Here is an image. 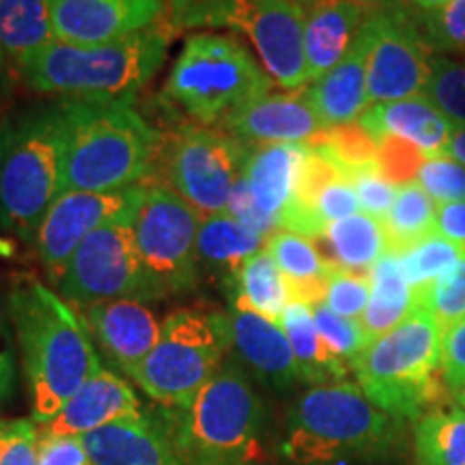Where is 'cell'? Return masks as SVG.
Instances as JSON below:
<instances>
[{
    "mask_svg": "<svg viewBox=\"0 0 465 465\" xmlns=\"http://www.w3.org/2000/svg\"><path fill=\"white\" fill-rule=\"evenodd\" d=\"M9 315L31 394V418L45 424L102 369L100 351L75 306L35 276L14 278Z\"/></svg>",
    "mask_w": 465,
    "mask_h": 465,
    "instance_id": "1",
    "label": "cell"
},
{
    "mask_svg": "<svg viewBox=\"0 0 465 465\" xmlns=\"http://www.w3.org/2000/svg\"><path fill=\"white\" fill-rule=\"evenodd\" d=\"M403 424L358 383L336 381L308 388L293 401L278 450L289 465L375 463L397 455Z\"/></svg>",
    "mask_w": 465,
    "mask_h": 465,
    "instance_id": "2",
    "label": "cell"
},
{
    "mask_svg": "<svg viewBox=\"0 0 465 465\" xmlns=\"http://www.w3.org/2000/svg\"><path fill=\"white\" fill-rule=\"evenodd\" d=\"M173 33L162 22L108 44H69L54 37L15 72L33 91L61 100H134L160 72Z\"/></svg>",
    "mask_w": 465,
    "mask_h": 465,
    "instance_id": "3",
    "label": "cell"
},
{
    "mask_svg": "<svg viewBox=\"0 0 465 465\" xmlns=\"http://www.w3.org/2000/svg\"><path fill=\"white\" fill-rule=\"evenodd\" d=\"M67 130L61 100L0 121V229L35 240L65 183Z\"/></svg>",
    "mask_w": 465,
    "mask_h": 465,
    "instance_id": "4",
    "label": "cell"
},
{
    "mask_svg": "<svg viewBox=\"0 0 465 465\" xmlns=\"http://www.w3.org/2000/svg\"><path fill=\"white\" fill-rule=\"evenodd\" d=\"M160 414L188 465H265V403L232 356L188 407Z\"/></svg>",
    "mask_w": 465,
    "mask_h": 465,
    "instance_id": "5",
    "label": "cell"
},
{
    "mask_svg": "<svg viewBox=\"0 0 465 465\" xmlns=\"http://www.w3.org/2000/svg\"><path fill=\"white\" fill-rule=\"evenodd\" d=\"M67 155L63 192H114L143 183L160 134L132 100H61Z\"/></svg>",
    "mask_w": 465,
    "mask_h": 465,
    "instance_id": "6",
    "label": "cell"
},
{
    "mask_svg": "<svg viewBox=\"0 0 465 465\" xmlns=\"http://www.w3.org/2000/svg\"><path fill=\"white\" fill-rule=\"evenodd\" d=\"M441 330L427 308L414 311L364 349L351 364L366 397L399 420H418L444 407L450 388L440 364Z\"/></svg>",
    "mask_w": 465,
    "mask_h": 465,
    "instance_id": "7",
    "label": "cell"
},
{
    "mask_svg": "<svg viewBox=\"0 0 465 465\" xmlns=\"http://www.w3.org/2000/svg\"><path fill=\"white\" fill-rule=\"evenodd\" d=\"M265 72L242 39L201 31L185 39L166 80V97L201 125L220 124L231 110L272 91Z\"/></svg>",
    "mask_w": 465,
    "mask_h": 465,
    "instance_id": "8",
    "label": "cell"
},
{
    "mask_svg": "<svg viewBox=\"0 0 465 465\" xmlns=\"http://www.w3.org/2000/svg\"><path fill=\"white\" fill-rule=\"evenodd\" d=\"M166 25L226 28L248 39L278 86L298 91L306 80L304 7L295 0H168Z\"/></svg>",
    "mask_w": 465,
    "mask_h": 465,
    "instance_id": "9",
    "label": "cell"
},
{
    "mask_svg": "<svg viewBox=\"0 0 465 465\" xmlns=\"http://www.w3.org/2000/svg\"><path fill=\"white\" fill-rule=\"evenodd\" d=\"M229 356V315L182 308L162 322L158 345L132 380L160 407L182 410L194 401Z\"/></svg>",
    "mask_w": 465,
    "mask_h": 465,
    "instance_id": "10",
    "label": "cell"
},
{
    "mask_svg": "<svg viewBox=\"0 0 465 465\" xmlns=\"http://www.w3.org/2000/svg\"><path fill=\"white\" fill-rule=\"evenodd\" d=\"M201 220V213L168 185L143 183L134 237L144 276L158 300L185 295L199 284L196 235Z\"/></svg>",
    "mask_w": 465,
    "mask_h": 465,
    "instance_id": "11",
    "label": "cell"
},
{
    "mask_svg": "<svg viewBox=\"0 0 465 465\" xmlns=\"http://www.w3.org/2000/svg\"><path fill=\"white\" fill-rule=\"evenodd\" d=\"M136 207L93 231L80 243L56 282L63 300L78 308L108 300L158 302L138 259L134 237Z\"/></svg>",
    "mask_w": 465,
    "mask_h": 465,
    "instance_id": "12",
    "label": "cell"
},
{
    "mask_svg": "<svg viewBox=\"0 0 465 465\" xmlns=\"http://www.w3.org/2000/svg\"><path fill=\"white\" fill-rule=\"evenodd\" d=\"M364 33L369 37V106L424 95L435 56L416 17L403 5L383 0L371 9Z\"/></svg>",
    "mask_w": 465,
    "mask_h": 465,
    "instance_id": "13",
    "label": "cell"
},
{
    "mask_svg": "<svg viewBox=\"0 0 465 465\" xmlns=\"http://www.w3.org/2000/svg\"><path fill=\"white\" fill-rule=\"evenodd\" d=\"M250 144L226 132L183 125L168 141L166 185L201 216L226 212L229 196L246 166Z\"/></svg>",
    "mask_w": 465,
    "mask_h": 465,
    "instance_id": "14",
    "label": "cell"
},
{
    "mask_svg": "<svg viewBox=\"0 0 465 465\" xmlns=\"http://www.w3.org/2000/svg\"><path fill=\"white\" fill-rule=\"evenodd\" d=\"M141 194L143 183L114 192H63L52 203L35 235V246L50 281L54 284L61 281L80 243L93 231L136 207Z\"/></svg>",
    "mask_w": 465,
    "mask_h": 465,
    "instance_id": "15",
    "label": "cell"
},
{
    "mask_svg": "<svg viewBox=\"0 0 465 465\" xmlns=\"http://www.w3.org/2000/svg\"><path fill=\"white\" fill-rule=\"evenodd\" d=\"M168 0H50L54 37L69 44H108L166 20Z\"/></svg>",
    "mask_w": 465,
    "mask_h": 465,
    "instance_id": "16",
    "label": "cell"
},
{
    "mask_svg": "<svg viewBox=\"0 0 465 465\" xmlns=\"http://www.w3.org/2000/svg\"><path fill=\"white\" fill-rule=\"evenodd\" d=\"M84 322L102 356L124 377H134L162 334V322L138 300H108L86 306Z\"/></svg>",
    "mask_w": 465,
    "mask_h": 465,
    "instance_id": "17",
    "label": "cell"
},
{
    "mask_svg": "<svg viewBox=\"0 0 465 465\" xmlns=\"http://www.w3.org/2000/svg\"><path fill=\"white\" fill-rule=\"evenodd\" d=\"M226 315L231 328V356L248 375L274 392H289L302 383L281 323L237 304H229Z\"/></svg>",
    "mask_w": 465,
    "mask_h": 465,
    "instance_id": "18",
    "label": "cell"
},
{
    "mask_svg": "<svg viewBox=\"0 0 465 465\" xmlns=\"http://www.w3.org/2000/svg\"><path fill=\"white\" fill-rule=\"evenodd\" d=\"M220 127L248 144L311 143L325 127L319 121L306 91L265 93L243 106L231 110Z\"/></svg>",
    "mask_w": 465,
    "mask_h": 465,
    "instance_id": "19",
    "label": "cell"
},
{
    "mask_svg": "<svg viewBox=\"0 0 465 465\" xmlns=\"http://www.w3.org/2000/svg\"><path fill=\"white\" fill-rule=\"evenodd\" d=\"M91 465H188L160 411L83 435Z\"/></svg>",
    "mask_w": 465,
    "mask_h": 465,
    "instance_id": "20",
    "label": "cell"
},
{
    "mask_svg": "<svg viewBox=\"0 0 465 465\" xmlns=\"http://www.w3.org/2000/svg\"><path fill=\"white\" fill-rule=\"evenodd\" d=\"M143 414L141 399L125 377L102 366L50 422L39 424V429L48 435L83 438L95 429Z\"/></svg>",
    "mask_w": 465,
    "mask_h": 465,
    "instance_id": "21",
    "label": "cell"
},
{
    "mask_svg": "<svg viewBox=\"0 0 465 465\" xmlns=\"http://www.w3.org/2000/svg\"><path fill=\"white\" fill-rule=\"evenodd\" d=\"M373 5L353 0H325L304 7L306 80L317 83L339 65L356 44Z\"/></svg>",
    "mask_w": 465,
    "mask_h": 465,
    "instance_id": "22",
    "label": "cell"
},
{
    "mask_svg": "<svg viewBox=\"0 0 465 465\" xmlns=\"http://www.w3.org/2000/svg\"><path fill=\"white\" fill-rule=\"evenodd\" d=\"M358 124L371 136H397L420 149L424 158H438L444 155L455 136L457 125L424 95L405 97L397 102L371 104L364 110Z\"/></svg>",
    "mask_w": 465,
    "mask_h": 465,
    "instance_id": "23",
    "label": "cell"
},
{
    "mask_svg": "<svg viewBox=\"0 0 465 465\" xmlns=\"http://www.w3.org/2000/svg\"><path fill=\"white\" fill-rule=\"evenodd\" d=\"M366 65H369V37L364 26L356 44L339 65L330 69L323 78L308 86L306 97L325 130L347 124H356L369 108L366 95Z\"/></svg>",
    "mask_w": 465,
    "mask_h": 465,
    "instance_id": "24",
    "label": "cell"
},
{
    "mask_svg": "<svg viewBox=\"0 0 465 465\" xmlns=\"http://www.w3.org/2000/svg\"><path fill=\"white\" fill-rule=\"evenodd\" d=\"M308 153H311V147L306 143L250 144L243 177H246L261 212L274 218L276 223L293 196Z\"/></svg>",
    "mask_w": 465,
    "mask_h": 465,
    "instance_id": "25",
    "label": "cell"
},
{
    "mask_svg": "<svg viewBox=\"0 0 465 465\" xmlns=\"http://www.w3.org/2000/svg\"><path fill=\"white\" fill-rule=\"evenodd\" d=\"M265 237H261L257 231L248 229L226 212L203 216L196 235L199 270L212 274L223 284L226 295H231L243 261L265 248Z\"/></svg>",
    "mask_w": 465,
    "mask_h": 465,
    "instance_id": "26",
    "label": "cell"
},
{
    "mask_svg": "<svg viewBox=\"0 0 465 465\" xmlns=\"http://www.w3.org/2000/svg\"><path fill=\"white\" fill-rule=\"evenodd\" d=\"M315 243L330 265L353 274H371L373 265L388 252L383 223L364 212L328 224Z\"/></svg>",
    "mask_w": 465,
    "mask_h": 465,
    "instance_id": "27",
    "label": "cell"
},
{
    "mask_svg": "<svg viewBox=\"0 0 465 465\" xmlns=\"http://www.w3.org/2000/svg\"><path fill=\"white\" fill-rule=\"evenodd\" d=\"M278 323L289 339L302 383L315 388L347 381L349 364L342 362L332 349L325 345L311 306L302 304V302H291Z\"/></svg>",
    "mask_w": 465,
    "mask_h": 465,
    "instance_id": "28",
    "label": "cell"
},
{
    "mask_svg": "<svg viewBox=\"0 0 465 465\" xmlns=\"http://www.w3.org/2000/svg\"><path fill=\"white\" fill-rule=\"evenodd\" d=\"M265 250L287 281L293 302L308 306L322 304L328 276L334 267L323 259L315 240L278 229L265 242Z\"/></svg>",
    "mask_w": 465,
    "mask_h": 465,
    "instance_id": "29",
    "label": "cell"
},
{
    "mask_svg": "<svg viewBox=\"0 0 465 465\" xmlns=\"http://www.w3.org/2000/svg\"><path fill=\"white\" fill-rule=\"evenodd\" d=\"M371 300L360 323L371 341L380 339L416 308V295L403 274L399 252L388 250L371 270Z\"/></svg>",
    "mask_w": 465,
    "mask_h": 465,
    "instance_id": "30",
    "label": "cell"
},
{
    "mask_svg": "<svg viewBox=\"0 0 465 465\" xmlns=\"http://www.w3.org/2000/svg\"><path fill=\"white\" fill-rule=\"evenodd\" d=\"M229 302L259 312L276 323L281 322L284 308L293 302V298H291L287 281L265 248L243 261Z\"/></svg>",
    "mask_w": 465,
    "mask_h": 465,
    "instance_id": "31",
    "label": "cell"
},
{
    "mask_svg": "<svg viewBox=\"0 0 465 465\" xmlns=\"http://www.w3.org/2000/svg\"><path fill=\"white\" fill-rule=\"evenodd\" d=\"M52 39L50 0H0V50L14 69Z\"/></svg>",
    "mask_w": 465,
    "mask_h": 465,
    "instance_id": "32",
    "label": "cell"
},
{
    "mask_svg": "<svg viewBox=\"0 0 465 465\" xmlns=\"http://www.w3.org/2000/svg\"><path fill=\"white\" fill-rule=\"evenodd\" d=\"M416 465H465V410L440 407L414 422Z\"/></svg>",
    "mask_w": 465,
    "mask_h": 465,
    "instance_id": "33",
    "label": "cell"
},
{
    "mask_svg": "<svg viewBox=\"0 0 465 465\" xmlns=\"http://www.w3.org/2000/svg\"><path fill=\"white\" fill-rule=\"evenodd\" d=\"M438 203L416 182L399 185L397 199L391 212L383 218V229L388 235V250L403 252L414 243L427 240L435 232Z\"/></svg>",
    "mask_w": 465,
    "mask_h": 465,
    "instance_id": "34",
    "label": "cell"
},
{
    "mask_svg": "<svg viewBox=\"0 0 465 465\" xmlns=\"http://www.w3.org/2000/svg\"><path fill=\"white\" fill-rule=\"evenodd\" d=\"M306 144L332 162L347 179L366 168H377V141L358 121L319 132Z\"/></svg>",
    "mask_w": 465,
    "mask_h": 465,
    "instance_id": "35",
    "label": "cell"
},
{
    "mask_svg": "<svg viewBox=\"0 0 465 465\" xmlns=\"http://www.w3.org/2000/svg\"><path fill=\"white\" fill-rule=\"evenodd\" d=\"M463 250L455 243L444 240V237L433 232L427 240L414 243L411 248L399 252L403 274L410 282L414 295H420L427 291L438 278L444 274L449 267L455 265V261L461 257Z\"/></svg>",
    "mask_w": 465,
    "mask_h": 465,
    "instance_id": "36",
    "label": "cell"
},
{
    "mask_svg": "<svg viewBox=\"0 0 465 465\" xmlns=\"http://www.w3.org/2000/svg\"><path fill=\"white\" fill-rule=\"evenodd\" d=\"M416 306L431 312L441 332L465 319V252L431 287L416 295Z\"/></svg>",
    "mask_w": 465,
    "mask_h": 465,
    "instance_id": "37",
    "label": "cell"
},
{
    "mask_svg": "<svg viewBox=\"0 0 465 465\" xmlns=\"http://www.w3.org/2000/svg\"><path fill=\"white\" fill-rule=\"evenodd\" d=\"M424 97L457 127H465V61L435 56Z\"/></svg>",
    "mask_w": 465,
    "mask_h": 465,
    "instance_id": "38",
    "label": "cell"
},
{
    "mask_svg": "<svg viewBox=\"0 0 465 465\" xmlns=\"http://www.w3.org/2000/svg\"><path fill=\"white\" fill-rule=\"evenodd\" d=\"M311 308L317 330L323 336L325 345L332 349L336 356L351 369V364L362 356L364 349L373 342L371 336L366 334L364 325L360 323V319H347L336 315L325 304H315Z\"/></svg>",
    "mask_w": 465,
    "mask_h": 465,
    "instance_id": "39",
    "label": "cell"
},
{
    "mask_svg": "<svg viewBox=\"0 0 465 465\" xmlns=\"http://www.w3.org/2000/svg\"><path fill=\"white\" fill-rule=\"evenodd\" d=\"M418 25L433 50L465 58V0H450L431 14H418Z\"/></svg>",
    "mask_w": 465,
    "mask_h": 465,
    "instance_id": "40",
    "label": "cell"
},
{
    "mask_svg": "<svg viewBox=\"0 0 465 465\" xmlns=\"http://www.w3.org/2000/svg\"><path fill=\"white\" fill-rule=\"evenodd\" d=\"M371 300V276L353 274V272L334 270L330 272L325 284L323 302L330 311L347 319H362L366 304Z\"/></svg>",
    "mask_w": 465,
    "mask_h": 465,
    "instance_id": "41",
    "label": "cell"
},
{
    "mask_svg": "<svg viewBox=\"0 0 465 465\" xmlns=\"http://www.w3.org/2000/svg\"><path fill=\"white\" fill-rule=\"evenodd\" d=\"M416 183L438 205L465 201V166L449 158V155L424 160L420 171H418Z\"/></svg>",
    "mask_w": 465,
    "mask_h": 465,
    "instance_id": "42",
    "label": "cell"
},
{
    "mask_svg": "<svg viewBox=\"0 0 465 465\" xmlns=\"http://www.w3.org/2000/svg\"><path fill=\"white\" fill-rule=\"evenodd\" d=\"M424 153L414 144L397 136L377 138V171L394 185L416 182L418 171L424 164Z\"/></svg>",
    "mask_w": 465,
    "mask_h": 465,
    "instance_id": "43",
    "label": "cell"
},
{
    "mask_svg": "<svg viewBox=\"0 0 465 465\" xmlns=\"http://www.w3.org/2000/svg\"><path fill=\"white\" fill-rule=\"evenodd\" d=\"M0 465H39V424L33 418H0Z\"/></svg>",
    "mask_w": 465,
    "mask_h": 465,
    "instance_id": "44",
    "label": "cell"
},
{
    "mask_svg": "<svg viewBox=\"0 0 465 465\" xmlns=\"http://www.w3.org/2000/svg\"><path fill=\"white\" fill-rule=\"evenodd\" d=\"M349 182H351L353 190H356L362 212L383 223V218L391 212L394 199H397L399 185H394L386 177H381V173L377 168H366V171L351 174Z\"/></svg>",
    "mask_w": 465,
    "mask_h": 465,
    "instance_id": "45",
    "label": "cell"
},
{
    "mask_svg": "<svg viewBox=\"0 0 465 465\" xmlns=\"http://www.w3.org/2000/svg\"><path fill=\"white\" fill-rule=\"evenodd\" d=\"M226 213L235 220H240L242 224L248 226V229L257 231L261 237H265V240H270V237L278 231L276 220L261 212V207L257 205V199H254L252 190H250L243 173H242V177L237 179L235 188H232V192H231L229 205H226Z\"/></svg>",
    "mask_w": 465,
    "mask_h": 465,
    "instance_id": "46",
    "label": "cell"
},
{
    "mask_svg": "<svg viewBox=\"0 0 465 465\" xmlns=\"http://www.w3.org/2000/svg\"><path fill=\"white\" fill-rule=\"evenodd\" d=\"M358 207L360 203L351 182H349L347 177H339L334 179V182L330 183L328 188L322 192V196L317 199L315 218L319 226L325 231V226L336 223V220H342L347 216H353V213H358Z\"/></svg>",
    "mask_w": 465,
    "mask_h": 465,
    "instance_id": "47",
    "label": "cell"
},
{
    "mask_svg": "<svg viewBox=\"0 0 465 465\" xmlns=\"http://www.w3.org/2000/svg\"><path fill=\"white\" fill-rule=\"evenodd\" d=\"M440 364L450 392L465 386V319L441 332Z\"/></svg>",
    "mask_w": 465,
    "mask_h": 465,
    "instance_id": "48",
    "label": "cell"
},
{
    "mask_svg": "<svg viewBox=\"0 0 465 465\" xmlns=\"http://www.w3.org/2000/svg\"><path fill=\"white\" fill-rule=\"evenodd\" d=\"M39 465H91L83 440L48 435L39 429Z\"/></svg>",
    "mask_w": 465,
    "mask_h": 465,
    "instance_id": "49",
    "label": "cell"
},
{
    "mask_svg": "<svg viewBox=\"0 0 465 465\" xmlns=\"http://www.w3.org/2000/svg\"><path fill=\"white\" fill-rule=\"evenodd\" d=\"M435 232L459 246L465 252V201L438 205Z\"/></svg>",
    "mask_w": 465,
    "mask_h": 465,
    "instance_id": "50",
    "label": "cell"
},
{
    "mask_svg": "<svg viewBox=\"0 0 465 465\" xmlns=\"http://www.w3.org/2000/svg\"><path fill=\"white\" fill-rule=\"evenodd\" d=\"M15 391V360L11 349H0V410L9 403Z\"/></svg>",
    "mask_w": 465,
    "mask_h": 465,
    "instance_id": "51",
    "label": "cell"
},
{
    "mask_svg": "<svg viewBox=\"0 0 465 465\" xmlns=\"http://www.w3.org/2000/svg\"><path fill=\"white\" fill-rule=\"evenodd\" d=\"M11 69H14V65L9 63L7 54L0 50V108H3V104L7 100L9 89H11Z\"/></svg>",
    "mask_w": 465,
    "mask_h": 465,
    "instance_id": "52",
    "label": "cell"
},
{
    "mask_svg": "<svg viewBox=\"0 0 465 465\" xmlns=\"http://www.w3.org/2000/svg\"><path fill=\"white\" fill-rule=\"evenodd\" d=\"M444 155H449V158L457 160L459 164L465 166V127H457L455 136H452V141Z\"/></svg>",
    "mask_w": 465,
    "mask_h": 465,
    "instance_id": "53",
    "label": "cell"
},
{
    "mask_svg": "<svg viewBox=\"0 0 465 465\" xmlns=\"http://www.w3.org/2000/svg\"><path fill=\"white\" fill-rule=\"evenodd\" d=\"M405 3L414 7L418 14H431V11H438L444 5H449L450 0H405Z\"/></svg>",
    "mask_w": 465,
    "mask_h": 465,
    "instance_id": "54",
    "label": "cell"
},
{
    "mask_svg": "<svg viewBox=\"0 0 465 465\" xmlns=\"http://www.w3.org/2000/svg\"><path fill=\"white\" fill-rule=\"evenodd\" d=\"M15 254V242L9 240V237L0 235V261L11 259Z\"/></svg>",
    "mask_w": 465,
    "mask_h": 465,
    "instance_id": "55",
    "label": "cell"
},
{
    "mask_svg": "<svg viewBox=\"0 0 465 465\" xmlns=\"http://www.w3.org/2000/svg\"><path fill=\"white\" fill-rule=\"evenodd\" d=\"M295 3L302 5V7H308V5L325 3V0H295ZM353 3H364V5H380V3H383V0H353Z\"/></svg>",
    "mask_w": 465,
    "mask_h": 465,
    "instance_id": "56",
    "label": "cell"
},
{
    "mask_svg": "<svg viewBox=\"0 0 465 465\" xmlns=\"http://www.w3.org/2000/svg\"><path fill=\"white\" fill-rule=\"evenodd\" d=\"M452 397H455L457 405H459V407H463V410H465V386H463V388H459V391L452 392Z\"/></svg>",
    "mask_w": 465,
    "mask_h": 465,
    "instance_id": "57",
    "label": "cell"
},
{
    "mask_svg": "<svg viewBox=\"0 0 465 465\" xmlns=\"http://www.w3.org/2000/svg\"><path fill=\"white\" fill-rule=\"evenodd\" d=\"M0 332H3V328H0Z\"/></svg>",
    "mask_w": 465,
    "mask_h": 465,
    "instance_id": "58",
    "label": "cell"
}]
</instances>
